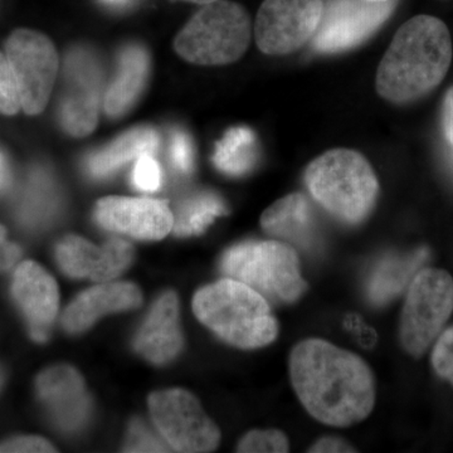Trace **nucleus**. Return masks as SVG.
Masks as SVG:
<instances>
[{"label": "nucleus", "mask_w": 453, "mask_h": 453, "mask_svg": "<svg viewBox=\"0 0 453 453\" xmlns=\"http://www.w3.org/2000/svg\"><path fill=\"white\" fill-rule=\"evenodd\" d=\"M169 159L173 168L189 174L195 166V146L183 130L173 131L169 140Z\"/></svg>", "instance_id": "cd10ccee"}, {"label": "nucleus", "mask_w": 453, "mask_h": 453, "mask_svg": "<svg viewBox=\"0 0 453 453\" xmlns=\"http://www.w3.org/2000/svg\"><path fill=\"white\" fill-rule=\"evenodd\" d=\"M395 0H324L320 26L311 49L319 53H339L354 49L372 37L393 13Z\"/></svg>", "instance_id": "9b49d317"}, {"label": "nucleus", "mask_w": 453, "mask_h": 453, "mask_svg": "<svg viewBox=\"0 0 453 453\" xmlns=\"http://www.w3.org/2000/svg\"><path fill=\"white\" fill-rule=\"evenodd\" d=\"M95 217L107 231L136 240H162L174 225L168 202L160 199L106 196L97 202Z\"/></svg>", "instance_id": "ddd939ff"}, {"label": "nucleus", "mask_w": 453, "mask_h": 453, "mask_svg": "<svg viewBox=\"0 0 453 453\" xmlns=\"http://www.w3.org/2000/svg\"><path fill=\"white\" fill-rule=\"evenodd\" d=\"M170 2H187L193 3V4L205 5L210 3L217 2V0H170Z\"/></svg>", "instance_id": "e433bc0d"}, {"label": "nucleus", "mask_w": 453, "mask_h": 453, "mask_svg": "<svg viewBox=\"0 0 453 453\" xmlns=\"http://www.w3.org/2000/svg\"><path fill=\"white\" fill-rule=\"evenodd\" d=\"M37 390L59 428L73 432L88 423L91 401L76 369L65 365L47 369L38 377Z\"/></svg>", "instance_id": "2eb2a0df"}, {"label": "nucleus", "mask_w": 453, "mask_h": 453, "mask_svg": "<svg viewBox=\"0 0 453 453\" xmlns=\"http://www.w3.org/2000/svg\"><path fill=\"white\" fill-rule=\"evenodd\" d=\"M56 256L65 275L106 282L129 267L134 251L131 244L120 238L98 247L79 235H67L57 244Z\"/></svg>", "instance_id": "4468645a"}, {"label": "nucleus", "mask_w": 453, "mask_h": 453, "mask_svg": "<svg viewBox=\"0 0 453 453\" xmlns=\"http://www.w3.org/2000/svg\"><path fill=\"white\" fill-rule=\"evenodd\" d=\"M0 452H56L55 447L42 437H19L0 445Z\"/></svg>", "instance_id": "2f4dec72"}, {"label": "nucleus", "mask_w": 453, "mask_h": 453, "mask_svg": "<svg viewBox=\"0 0 453 453\" xmlns=\"http://www.w3.org/2000/svg\"><path fill=\"white\" fill-rule=\"evenodd\" d=\"M258 159V145L255 133L247 127H235L226 131L214 149V165L231 177L249 174Z\"/></svg>", "instance_id": "4be33fe9"}, {"label": "nucleus", "mask_w": 453, "mask_h": 453, "mask_svg": "<svg viewBox=\"0 0 453 453\" xmlns=\"http://www.w3.org/2000/svg\"><path fill=\"white\" fill-rule=\"evenodd\" d=\"M432 365L437 374L453 386V326L438 338L432 353Z\"/></svg>", "instance_id": "7c9ffc66"}, {"label": "nucleus", "mask_w": 453, "mask_h": 453, "mask_svg": "<svg viewBox=\"0 0 453 453\" xmlns=\"http://www.w3.org/2000/svg\"><path fill=\"white\" fill-rule=\"evenodd\" d=\"M22 109L19 88L7 55L0 52V112L16 115Z\"/></svg>", "instance_id": "bb28decb"}, {"label": "nucleus", "mask_w": 453, "mask_h": 453, "mask_svg": "<svg viewBox=\"0 0 453 453\" xmlns=\"http://www.w3.org/2000/svg\"><path fill=\"white\" fill-rule=\"evenodd\" d=\"M453 311V280L446 271L425 268L408 288L399 340L410 356L421 357L441 335Z\"/></svg>", "instance_id": "0eeeda50"}, {"label": "nucleus", "mask_w": 453, "mask_h": 453, "mask_svg": "<svg viewBox=\"0 0 453 453\" xmlns=\"http://www.w3.org/2000/svg\"><path fill=\"white\" fill-rule=\"evenodd\" d=\"M159 144V134L153 127H135L89 155L86 169L94 178L110 177L131 160L154 154Z\"/></svg>", "instance_id": "412c9836"}, {"label": "nucleus", "mask_w": 453, "mask_h": 453, "mask_svg": "<svg viewBox=\"0 0 453 453\" xmlns=\"http://www.w3.org/2000/svg\"><path fill=\"white\" fill-rule=\"evenodd\" d=\"M56 207L55 188L49 177L41 172L35 173L20 203V219L28 226L41 225L52 216Z\"/></svg>", "instance_id": "393cba45"}, {"label": "nucleus", "mask_w": 453, "mask_h": 453, "mask_svg": "<svg viewBox=\"0 0 453 453\" xmlns=\"http://www.w3.org/2000/svg\"><path fill=\"white\" fill-rule=\"evenodd\" d=\"M308 452L312 453H348L357 452L353 445L345 441L344 438L335 436H326L319 438L318 441L310 447Z\"/></svg>", "instance_id": "473e14b6"}, {"label": "nucleus", "mask_w": 453, "mask_h": 453, "mask_svg": "<svg viewBox=\"0 0 453 453\" xmlns=\"http://www.w3.org/2000/svg\"><path fill=\"white\" fill-rule=\"evenodd\" d=\"M288 372L295 393L310 416L333 427L368 418L375 404V378L357 354L311 338L292 348Z\"/></svg>", "instance_id": "f257e3e1"}, {"label": "nucleus", "mask_w": 453, "mask_h": 453, "mask_svg": "<svg viewBox=\"0 0 453 453\" xmlns=\"http://www.w3.org/2000/svg\"><path fill=\"white\" fill-rule=\"evenodd\" d=\"M290 451L288 438L279 429H255L238 443L237 452L286 453Z\"/></svg>", "instance_id": "a878e982"}, {"label": "nucleus", "mask_w": 453, "mask_h": 453, "mask_svg": "<svg viewBox=\"0 0 453 453\" xmlns=\"http://www.w3.org/2000/svg\"><path fill=\"white\" fill-rule=\"evenodd\" d=\"M20 250L17 244L9 242L4 226H0V271L8 270L19 258Z\"/></svg>", "instance_id": "72a5a7b5"}, {"label": "nucleus", "mask_w": 453, "mask_h": 453, "mask_svg": "<svg viewBox=\"0 0 453 453\" xmlns=\"http://www.w3.org/2000/svg\"><path fill=\"white\" fill-rule=\"evenodd\" d=\"M443 135L453 150V88H449L442 103Z\"/></svg>", "instance_id": "f704fd0d"}, {"label": "nucleus", "mask_w": 453, "mask_h": 453, "mask_svg": "<svg viewBox=\"0 0 453 453\" xmlns=\"http://www.w3.org/2000/svg\"><path fill=\"white\" fill-rule=\"evenodd\" d=\"M324 12V0H264L255 38L265 55L285 56L311 42Z\"/></svg>", "instance_id": "9d476101"}, {"label": "nucleus", "mask_w": 453, "mask_h": 453, "mask_svg": "<svg viewBox=\"0 0 453 453\" xmlns=\"http://www.w3.org/2000/svg\"><path fill=\"white\" fill-rule=\"evenodd\" d=\"M220 270L273 303H296L308 290L296 249L281 241L235 244L223 255Z\"/></svg>", "instance_id": "423d86ee"}, {"label": "nucleus", "mask_w": 453, "mask_h": 453, "mask_svg": "<svg viewBox=\"0 0 453 453\" xmlns=\"http://www.w3.org/2000/svg\"><path fill=\"white\" fill-rule=\"evenodd\" d=\"M67 92L59 107V121L74 138L88 136L96 129L101 100L100 65L88 52L73 50L65 58Z\"/></svg>", "instance_id": "f8f14e48"}, {"label": "nucleus", "mask_w": 453, "mask_h": 453, "mask_svg": "<svg viewBox=\"0 0 453 453\" xmlns=\"http://www.w3.org/2000/svg\"><path fill=\"white\" fill-rule=\"evenodd\" d=\"M310 195L340 222L359 225L371 214L380 183L371 164L357 151L334 149L305 170Z\"/></svg>", "instance_id": "20e7f679"}, {"label": "nucleus", "mask_w": 453, "mask_h": 453, "mask_svg": "<svg viewBox=\"0 0 453 453\" xmlns=\"http://www.w3.org/2000/svg\"><path fill=\"white\" fill-rule=\"evenodd\" d=\"M453 56L445 22L421 14L396 31L378 67V94L390 103L419 100L445 80Z\"/></svg>", "instance_id": "f03ea898"}, {"label": "nucleus", "mask_w": 453, "mask_h": 453, "mask_svg": "<svg viewBox=\"0 0 453 453\" xmlns=\"http://www.w3.org/2000/svg\"><path fill=\"white\" fill-rule=\"evenodd\" d=\"M252 37L249 12L231 0H217L202 8L178 33L174 50L190 64H234L246 53Z\"/></svg>", "instance_id": "39448f33"}, {"label": "nucleus", "mask_w": 453, "mask_h": 453, "mask_svg": "<svg viewBox=\"0 0 453 453\" xmlns=\"http://www.w3.org/2000/svg\"><path fill=\"white\" fill-rule=\"evenodd\" d=\"M261 226L277 241L311 251L318 243L314 210L305 196L294 193L279 199L264 211Z\"/></svg>", "instance_id": "6ab92c4d"}, {"label": "nucleus", "mask_w": 453, "mask_h": 453, "mask_svg": "<svg viewBox=\"0 0 453 453\" xmlns=\"http://www.w3.org/2000/svg\"><path fill=\"white\" fill-rule=\"evenodd\" d=\"M426 256L427 253L423 250L407 257L383 259L369 280L368 294L372 303L380 305L403 290Z\"/></svg>", "instance_id": "5701e85b"}, {"label": "nucleus", "mask_w": 453, "mask_h": 453, "mask_svg": "<svg viewBox=\"0 0 453 453\" xmlns=\"http://www.w3.org/2000/svg\"><path fill=\"white\" fill-rule=\"evenodd\" d=\"M374 2H388V0H374Z\"/></svg>", "instance_id": "4c0bfd02"}, {"label": "nucleus", "mask_w": 453, "mask_h": 453, "mask_svg": "<svg viewBox=\"0 0 453 453\" xmlns=\"http://www.w3.org/2000/svg\"><path fill=\"white\" fill-rule=\"evenodd\" d=\"M162 168L151 154H145L136 160L133 170L134 186L142 192H157L162 186Z\"/></svg>", "instance_id": "c756f323"}, {"label": "nucleus", "mask_w": 453, "mask_h": 453, "mask_svg": "<svg viewBox=\"0 0 453 453\" xmlns=\"http://www.w3.org/2000/svg\"><path fill=\"white\" fill-rule=\"evenodd\" d=\"M193 310L202 324L234 347H266L279 336L280 325L270 301L229 277L196 292Z\"/></svg>", "instance_id": "7ed1b4c3"}, {"label": "nucleus", "mask_w": 453, "mask_h": 453, "mask_svg": "<svg viewBox=\"0 0 453 453\" xmlns=\"http://www.w3.org/2000/svg\"><path fill=\"white\" fill-rule=\"evenodd\" d=\"M12 290L28 320L32 338L44 342L58 311L59 295L55 279L40 265L26 261L14 273Z\"/></svg>", "instance_id": "dca6fc26"}, {"label": "nucleus", "mask_w": 453, "mask_h": 453, "mask_svg": "<svg viewBox=\"0 0 453 453\" xmlns=\"http://www.w3.org/2000/svg\"><path fill=\"white\" fill-rule=\"evenodd\" d=\"M169 445L159 440L142 421H134L127 434V452H166Z\"/></svg>", "instance_id": "c85d7f7f"}, {"label": "nucleus", "mask_w": 453, "mask_h": 453, "mask_svg": "<svg viewBox=\"0 0 453 453\" xmlns=\"http://www.w3.org/2000/svg\"><path fill=\"white\" fill-rule=\"evenodd\" d=\"M223 214H226V205L220 196L211 192L198 193L178 205L173 231L181 237L201 234Z\"/></svg>", "instance_id": "b1692460"}, {"label": "nucleus", "mask_w": 453, "mask_h": 453, "mask_svg": "<svg viewBox=\"0 0 453 453\" xmlns=\"http://www.w3.org/2000/svg\"><path fill=\"white\" fill-rule=\"evenodd\" d=\"M183 336L179 326V303L165 292L151 308L135 338V349L155 365H165L180 353Z\"/></svg>", "instance_id": "f3484780"}, {"label": "nucleus", "mask_w": 453, "mask_h": 453, "mask_svg": "<svg viewBox=\"0 0 453 453\" xmlns=\"http://www.w3.org/2000/svg\"><path fill=\"white\" fill-rule=\"evenodd\" d=\"M5 55L16 74L23 111L43 112L58 73V55L52 42L43 33L17 29L8 38Z\"/></svg>", "instance_id": "1a4fd4ad"}, {"label": "nucleus", "mask_w": 453, "mask_h": 453, "mask_svg": "<svg viewBox=\"0 0 453 453\" xmlns=\"http://www.w3.org/2000/svg\"><path fill=\"white\" fill-rule=\"evenodd\" d=\"M142 301V292L133 283H103L80 294L65 309L62 324L67 332H83L101 316L138 308Z\"/></svg>", "instance_id": "a211bd4d"}, {"label": "nucleus", "mask_w": 453, "mask_h": 453, "mask_svg": "<svg viewBox=\"0 0 453 453\" xmlns=\"http://www.w3.org/2000/svg\"><path fill=\"white\" fill-rule=\"evenodd\" d=\"M150 76V56L140 44H129L119 55L118 73L104 100L105 112L119 119L138 103Z\"/></svg>", "instance_id": "aec40b11"}, {"label": "nucleus", "mask_w": 453, "mask_h": 453, "mask_svg": "<svg viewBox=\"0 0 453 453\" xmlns=\"http://www.w3.org/2000/svg\"><path fill=\"white\" fill-rule=\"evenodd\" d=\"M151 418L164 440L178 452H211L220 432L192 393L165 389L149 396Z\"/></svg>", "instance_id": "6e6552de"}, {"label": "nucleus", "mask_w": 453, "mask_h": 453, "mask_svg": "<svg viewBox=\"0 0 453 453\" xmlns=\"http://www.w3.org/2000/svg\"><path fill=\"white\" fill-rule=\"evenodd\" d=\"M11 169H9L7 157L0 151V192H4L7 189L11 184Z\"/></svg>", "instance_id": "c9c22d12"}, {"label": "nucleus", "mask_w": 453, "mask_h": 453, "mask_svg": "<svg viewBox=\"0 0 453 453\" xmlns=\"http://www.w3.org/2000/svg\"><path fill=\"white\" fill-rule=\"evenodd\" d=\"M0 381H2V375H0Z\"/></svg>", "instance_id": "58836bf2"}]
</instances>
